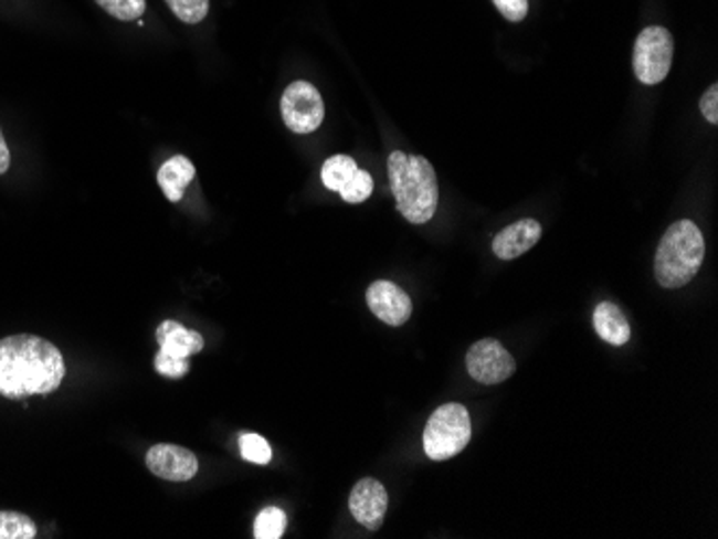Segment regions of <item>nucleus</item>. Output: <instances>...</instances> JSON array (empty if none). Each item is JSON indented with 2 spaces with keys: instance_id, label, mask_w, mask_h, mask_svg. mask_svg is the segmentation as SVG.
Segmentation results:
<instances>
[{
  "instance_id": "4",
  "label": "nucleus",
  "mask_w": 718,
  "mask_h": 539,
  "mask_svg": "<svg viewBox=\"0 0 718 539\" xmlns=\"http://www.w3.org/2000/svg\"><path fill=\"white\" fill-rule=\"evenodd\" d=\"M472 441V420L463 404L440 406L424 427V452L431 461L443 463L458 456Z\"/></svg>"
},
{
  "instance_id": "18",
  "label": "nucleus",
  "mask_w": 718,
  "mask_h": 539,
  "mask_svg": "<svg viewBox=\"0 0 718 539\" xmlns=\"http://www.w3.org/2000/svg\"><path fill=\"white\" fill-rule=\"evenodd\" d=\"M241 456L243 461L252 464H270L272 463V447L270 443L252 432H245L240 436Z\"/></svg>"
},
{
  "instance_id": "1",
  "label": "nucleus",
  "mask_w": 718,
  "mask_h": 539,
  "mask_svg": "<svg viewBox=\"0 0 718 539\" xmlns=\"http://www.w3.org/2000/svg\"><path fill=\"white\" fill-rule=\"evenodd\" d=\"M65 379L61 350L40 336L20 334L0 340V395L22 400L47 395Z\"/></svg>"
},
{
  "instance_id": "7",
  "label": "nucleus",
  "mask_w": 718,
  "mask_h": 539,
  "mask_svg": "<svg viewBox=\"0 0 718 539\" xmlns=\"http://www.w3.org/2000/svg\"><path fill=\"white\" fill-rule=\"evenodd\" d=\"M467 372L482 385H499L517 372V361L501 342L486 338L469 348Z\"/></svg>"
},
{
  "instance_id": "8",
  "label": "nucleus",
  "mask_w": 718,
  "mask_h": 539,
  "mask_svg": "<svg viewBox=\"0 0 718 539\" xmlns=\"http://www.w3.org/2000/svg\"><path fill=\"white\" fill-rule=\"evenodd\" d=\"M388 490L377 479H359L349 497V509L353 518L368 531H379L388 511Z\"/></svg>"
},
{
  "instance_id": "14",
  "label": "nucleus",
  "mask_w": 718,
  "mask_h": 539,
  "mask_svg": "<svg viewBox=\"0 0 718 539\" xmlns=\"http://www.w3.org/2000/svg\"><path fill=\"white\" fill-rule=\"evenodd\" d=\"M594 329L611 347H624L631 340V323L615 304L602 302L594 309Z\"/></svg>"
},
{
  "instance_id": "2",
  "label": "nucleus",
  "mask_w": 718,
  "mask_h": 539,
  "mask_svg": "<svg viewBox=\"0 0 718 539\" xmlns=\"http://www.w3.org/2000/svg\"><path fill=\"white\" fill-rule=\"evenodd\" d=\"M388 175L402 218L415 226L431 222L440 204V183L431 161L394 151L388 159Z\"/></svg>"
},
{
  "instance_id": "9",
  "label": "nucleus",
  "mask_w": 718,
  "mask_h": 539,
  "mask_svg": "<svg viewBox=\"0 0 718 539\" xmlns=\"http://www.w3.org/2000/svg\"><path fill=\"white\" fill-rule=\"evenodd\" d=\"M366 302L370 311L386 325L400 327L411 318V299L394 282H372L366 293Z\"/></svg>"
},
{
  "instance_id": "13",
  "label": "nucleus",
  "mask_w": 718,
  "mask_h": 539,
  "mask_svg": "<svg viewBox=\"0 0 718 539\" xmlns=\"http://www.w3.org/2000/svg\"><path fill=\"white\" fill-rule=\"evenodd\" d=\"M194 177H197L194 163L183 155H175L166 163H161L158 183L170 202H179L186 193V188L194 181Z\"/></svg>"
},
{
  "instance_id": "10",
  "label": "nucleus",
  "mask_w": 718,
  "mask_h": 539,
  "mask_svg": "<svg viewBox=\"0 0 718 539\" xmlns=\"http://www.w3.org/2000/svg\"><path fill=\"white\" fill-rule=\"evenodd\" d=\"M147 466L154 475L168 482H190L199 473L197 456L179 445L160 443L147 452Z\"/></svg>"
},
{
  "instance_id": "12",
  "label": "nucleus",
  "mask_w": 718,
  "mask_h": 539,
  "mask_svg": "<svg viewBox=\"0 0 718 539\" xmlns=\"http://www.w3.org/2000/svg\"><path fill=\"white\" fill-rule=\"evenodd\" d=\"M156 338H158L160 350L172 355V357H183V359H190L192 355H197L204 347V340L200 334L183 327L181 323H175V320H163L156 331Z\"/></svg>"
},
{
  "instance_id": "22",
  "label": "nucleus",
  "mask_w": 718,
  "mask_h": 539,
  "mask_svg": "<svg viewBox=\"0 0 718 539\" xmlns=\"http://www.w3.org/2000/svg\"><path fill=\"white\" fill-rule=\"evenodd\" d=\"M154 368L160 372L161 377H168V379H181L190 372V359H183V357H172L168 352L160 350L154 359Z\"/></svg>"
},
{
  "instance_id": "25",
  "label": "nucleus",
  "mask_w": 718,
  "mask_h": 539,
  "mask_svg": "<svg viewBox=\"0 0 718 539\" xmlns=\"http://www.w3.org/2000/svg\"><path fill=\"white\" fill-rule=\"evenodd\" d=\"M11 166V154H9V147H7V140L2 136V129H0V175H4Z\"/></svg>"
},
{
  "instance_id": "3",
  "label": "nucleus",
  "mask_w": 718,
  "mask_h": 539,
  "mask_svg": "<svg viewBox=\"0 0 718 539\" xmlns=\"http://www.w3.org/2000/svg\"><path fill=\"white\" fill-rule=\"evenodd\" d=\"M704 256L706 243L697 224L690 220H679L672 224L663 234L654 258L658 284L665 288L686 286L701 270Z\"/></svg>"
},
{
  "instance_id": "24",
  "label": "nucleus",
  "mask_w": 718,
  "mask_h": 539,
  "mask_svg": "<svg viewBox=\"0 0 718 539\" xmlns=\"http://www.w3.org/2000/svg\"><path fill=\"white\" fill-rule=\"evenodd\" d=\"M699 110H701V115L706 116V120L708 123H712V125H717L718 123V86L717 84H712L706 93H704V97H701V102H699Z\"/></svg>"
},
{
  "instance_id": "21",
  "label": "nucleus",
  "mask_w": 718,
  "mask_h": 539,
  "mask_svg": "<svg viewBox=\"0 0 718 539\" xmlns=\"http://www.w3.org/2000/svg\"><path fill=\"white\" fill-rule=\"evenodd\" d=\"M372 188H374V183H372V177L366 172V170H359L351 177V181L340 190V195H342V200L345 202H351V204H359V202H363V200H368L370 198V193H372Z\"/></svg>"
},
{
  "instance_id": "19",
  "label": "nucleus",
  "mask_w": 718,
  "mask_h": 539,
  "mask_svg": "<svg viewBox=\"0 0 718 539\" xmlns=\"http://www.w3.org/2000/svg\"><path fill=\"white\" fill-rule=\"evenodd\" d=\"M106 13H110L113 18H117L120 22H131V20H140L147 2L145 0H95Z\"/></svg>"
},
{
  "instance_id": "23",
  "label": "nucleus",
  "mask_w": 718,
  "mask_h": 539,
  "mask_svg": "<svg viewBox=\"0 0 718 539\" xmlns=\"http://www.w3.org/2000/svg\"><path fill=\"white\" fill-rule=\"evenodd\" d=\"M493 4L499 9V13L510 20V22H520L525 20L529 11V0H493Z\"/></svg>"
},
{
  "instance_id": "16",
  "label": "nucleus",
  "mask_w": 718,
  "mask_h": 539,
  "mask_svg": "<svg viewBox=\"0 0 718 539\" xmlns=\"http://www.w3.org/2000/svg\"><path fill=\"white\" fill-rule=\"evenodd\" d=\"M38 527L33 518L20 511H0V539H35Z\"/></svg>"
},
{
  "instance_id": "6",
  "label": "nucleus",
  "mask_w": 718,
  "mask_h": 539,
  "mask_svg": "<svg viewBox=\"0 0 718 539\" xmlns=\"http://www.w3.org/2000/svg\"><path fill=\"white\" fill-rule=\"evenodd\" d=\"M279 110L286 127L295 134L317 131L325 118V104L319 91L304 80L286 86L279 99Z\"/></svg>"
},
{
  "instance_id": "17",
  "label": "nucleus",
  "mask_w": 718,
  "mask_h": 539,
  "mask_svg": "<svg viewBox=\"0 0 718 539\" xmlns=\"http://www.w3.org/2000/svg\"><path fill=\"white\" fill-rule=\"evenodd\" d=\"M286 531V514L279 507H265L254 522V538L279 539Z\"/></svg>"
},
{
  "instance_id": "11",
  "label": "nucleus",
  "mask_w": 718,
  "mask_h": 539,
  "mask_svg": "<svg viewBox=\"0 0 718 539\" xmlns=\"http://www.w3.org/2000/svg\"><path fill=\"white\" fill-rule=\"evenodd\" d=\"M542 236V226L536 220H520L499 232L493 241V252L499 261H515L529 252Z\"/></svg>"
},
{
  "instance_id": "20",
  "label": "nucleus",
  "mask_w": 718,
  "mask_h": 539,
  "mask_svg": "<svg viewBox=\"0 0 718 539\" xmlns=\"http://www.w3.org/2000/svg\"><path fill=\"white\" fill-rule=\"evenodd\" d=\"M166 4L186 24H199L209 13V0H166Z\"/></svg>"
},
{
  "instance_id": "15",
  "label": "nucleus",
  "mask_w": 718,
  "mask_h": 539,
  "mask_svg": "<svg viewBox=\"0 0 718 539\" xmlns=\"http://www.w3.org/2000/svg\"><path fill=\"white\" fill-rule=\"evenodd\" d=\"M356 172H358V163H356L353 157H349V155H334V157H329L323 163L320 179H323V186L327 190L340 192L351 181V177Z\"/></svg>"
},
{
  "instance_id": "5",
  "label": "nucleus",
  "mask_w": 718,
  "mask_h": 539,
  "mask_svg": "<svg viewBox=\"0 0 718 539\" xmlns=\"http://www.w3.org/2000/svg\"><path fill=\"white\" fill-rule=\"evenodd\" d=\"M674 38L663 27H647L638 33L633 54V67L638 82L654 86L672 72Z\"/></svg>"
}]
</instances>
